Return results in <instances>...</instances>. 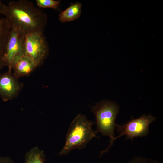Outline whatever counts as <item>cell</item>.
I'll return each mask as SVG.
<instances>
[{"instance_id":"obj_6","label":"cell","mask_w":163,"mask_h":163,"mask_svg":"<svg viewBox=\"0 0 163 163\" xmlns=\"http://www.w3.org/2000/svg\"><path fill=\"white\" fill-rule=\"evenodd\" d=\"M23 86V83L15 76L12 70L0 72V98L4 101L17 97Z\"/></svg>"},{"instance_id":"obj_2","label":"cell","mask_w":163,"mask_h":163,"mask_svg":"<svg viewBox=\"0 0 163 163\" xmlns=\"http://www.w3.org/2000/svg\"><path fill=\"white\" fill-rule=\"evenodd\" d=\"M95 123L88 120L84 115H77L71 123L59 155L67 154L75 149H83L92 139L97 137V131L92 127Z\"/></svg>"},{"instance_id":"obj_14","label":"cell","mask_w":163,"mask_h":163,"mask_svg":"<svg viewBox=\"0 0 163 163\" xmlns=\"http://www.w3.org/2000/svg\"><path fill=\"white\" fill-rule=\"evenodd\" d=\"M0 163H14L13 161L8 156L0 157Z\"/></svg>"},{"instance_id":"obj_5","label":"cell","mask_w":163,"mask_h":163,"mask_svg":"<svg viewBox=\"0 0 163 163\" xmlns=\"http://www.w3.org/2000/svg\"><path fill=\"white\" fill-rule=\"evenodd\" d=\"M156 118L150 114H144L140 117L133 118L126 123L123 125L116 124L118 136L115 137L113 141L122 136L125 135L127 139L133 140L134 138L146 136L149 131V126L155 121Z\"/></svg>"},{"instance_id":"obj_11","label":"cell","mask_w":163,"mask_h":163,"mask_svg":"<svg viewBox=\"0 0 163 163\" xmlns=\"http://www.w3.org/2000/svg\"><path fill=\"white\" fill-rule=\"evenodd\" d=\"M45 157L43 150L35 147L26 154L25 163H45Z\"/></svg>"},{"instance_id":"obj_7","label":"cell","mask_w":163,"mask_h":163,"mask_svg":"<svg viewBox=\"0 0 163 163\" xmlns=\"http://www.w3.org/2000/svg\"><path fill=\"white\" fill-rule=\"evenodd\" d=\"M26 34L14 28H11L8 36L6 46L5 62L8 70H12V64L16 56L23 55Z\"/></svg>"},{"instance_id":"obj_13","label":"cell","mask_w":163,"mask_h":163,"mask_svg":"<svg viewBox=\"0 0 163 163\" xmlns=\"http://www.w3.org/2000/svg\"><path fill=\"white\" fill-rule=\"evenodd\" d=\"M129 163H159V162L152 159L138 156L134 158Z\"/></svg>"},{"instance_id":"obj_1","label":"cell","mask_w":163,"mask_h":163,"mask_svg":"<svg viewBox=\"0 0 163 163\" xmlns=\"http://www.w3.org/2000/svg\"><path fill=\"white\" fill-rule=\"evenodd\" d=\"M2 14L11 29H16L26 34L43 32L47 22L46 14L27 0L10 2L5 5Z\"/></svg>"},{"instance_id":"obj_12","label":"cell","mask_w":163,"mask_h":163,"mask_svg":"<svg viewBox=\"0 0 163 163\" xmlns=\"http://www.w3.org/2000/svg\"><path fill=\"white\" fill-rule=\"evenodd\" d=\"M37 6L39 8H50L56 9L60 2V1L54 0H36Z\"/></svg>"},{"instance_id":"obj_8","label":"cell","mask_w":163,"mask_h":163,"mask_svg":"<svg viewBox=\"0 0 163 163\" xmlns=\"http://www.w3.org/2000/svg\"><path fill=\"white\" fill-rule=\"evenodd\" d=\"M37 67L31 59L24 55L16 56L12 64L13 73L18 79L30 75Z\"/></svg>"},{"instance_id":"obj_10","label":"cell","mask_w":163,"mask_h":163,"mask_svg":"<svg viewBox=\"0 0 163 163\" xmlns=\"http://www.w3.org/2000/svg\"><path fill=\"white\" fill-rule=\"evenodd\" d=\"M82 4L76 2L72 4L60 14L59 19L61 22H69L75 20L81 15Z\"/></svg>"},{"instance_id":"obj_3","label":"cell","mask_w":163,"mask_h":163,"mask_svg":"<svg viewBox=\"0 0 163 163\" xmlns=\"http://www.w3.org/2000/svg\"><path fill=\"white\" fill-rule=\"evenodd\" d=\"M119 109L116 103L106 101L99 102L92 107L91 111L96 117L97 131L110 138L109 146L101 152V154L107 152L113 143L116 127L115 120Z\"/></svg>"},{"instance_id":"obj_4","label":"cell","mask_w":163,"mask_h":163,"mask_svg":"<svg viewBox=\"0 0 163 163\" xmlns=\"http://www.w3.org/2000/svg\"><path fill=\"white\" fill-rule=\"evenodd\" d=\"M48 47L43 32L26 34L24 45L23 55L31 59L37 67L47 57Z\"/></svg>"},{"instance_id":"obj_15","label":"cell","mask_w":163,"mask_h":163,"mask_svg":"<svg viewBox=\"0 0 163 163\" xmlns=\"http://www.w3.org/2000/svg\"><path fill=\"white\" fill-rule=\"evenodd\" d=\"M5 5L0 0V14H2Z\"/></svg>"},{"instance_id":"obj_9","label":"cell","mask_w":163,"mask_h":163,"mask_svg":"<svg viewBox=\"0 0 163 163\" xmlns=\"http://www.w3.org/2000/svg\"><path fill=\"white\" fill-rule=\"evenodd\" d=\"M10 30L5 18H0V71L4 66H6V46Z\"/></svg>"}]
</instances>
